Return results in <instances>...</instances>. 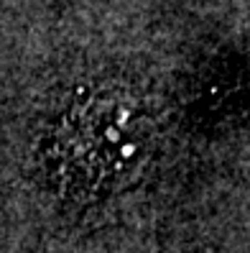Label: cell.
I'll use <instances>...</instances> for the list:
<instances>
[{
  "mask_svg": "<svg viewBox=\"0 0 250 253\" xmlns=\"http://www.w3.org/2000/svg\"><path fill=\"white\" fill-rule=\"evenodd\" d=\"M158 113L143 92L123 82L84 90L62 115L54 161L64 192L97 200L138 174L156 143Z\"/></svg>",
  "mask_w": 250,
  "mask_h": 253,
  "instance_id": "1",
  "label": "cell"
}]
</instances>
